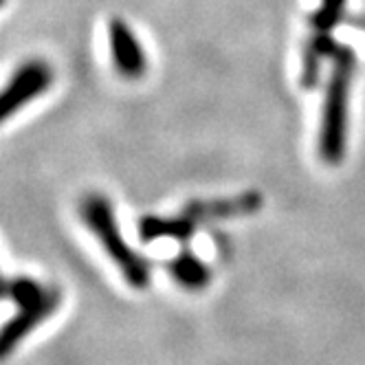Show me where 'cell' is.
<instances>
[{
  "instance_id": "obj_1",
  "label": "cell",
  "mask_w": 365,
  "mask_h": 365,
  "mask_svg": "<svg viewBox=\"0 0 365 365\" xmlns=\"http://www.w3.org/2000/svg\"><path fill=\"white\" fill-rule=\"evenodd\" d=\"M328 60L332 71L328 77L324 113L319 128V156L328 165H339L346 156V137H348V99L350 82L354 75V51L346 44H328Z\"/></svg>"
},
{
  "instance_id": "obj_2",
  "label": "cell",
  "mask_w": 365,
  "mask_h": 365,
  "mask_svg": "<svg viewBox=\"0 0 365 365\" xmlns=\"http://www.w3.org/2000/svg\"><path fill=\"white\" fill-rule=\"evenodd\" d=\"M80 216L86 229L99 240L101 249L108 253L113 264L121 271L123 279L133 286V289H139V291L148 289L150 264H148V259L139 255L121 236L113 202L101 194H91L80 205Z\"/></svg>"
},
{
  "instance_id": "obj_3",
  "label": "cell",
  "mask_w": 365,
  "mask_h": 365,
  "mask_svg": "<svg viewBox=\"0 0 365 365\" xmlns=\"http://www.w3.org/2000/svg\"><path fill=\"white\" fill-rule=\"evenodd\" d=\"M53 82V71L42 60L24 62L14 77L7 82L3 97H0V119L7 121L20 108H24L31 99L40 97Z\"/></svg>"
},
{
  "instance_id": "obj_4",
  "label": "cell",
  "mask_w": 365,
  "mask_h": 365,
  "mask_svg": "<svg viewBox=\"0 0 365 365\" xmlns=\"http://www.w3.org/2000/svg\"><path fill=\"white\" fill-rule=\"evenodd\" d=\"M60 304L62 291L58 286H48V291L36 304L18 308L16 315L5 324L3 336H0V352H3V356H9L36 328H40L48 317H53Z\"/></svg>"
},
{
  "instance_id": "obj_5",
  "label": "cell",
  "mask_w": 365,
  "mask_h": 365,
  "mask_svg": "<svg viewBox=\"0 0 365 365\" xmlns=\"http://www.w3.org/2000/svg\"><path fill=\"white\" fill-rule=\"evenodd\" d=\"M264 205L262 194L257 192H242L238 196H225V198H210V200H192L182 207V216L190 218L194 225L212 222V220H229V218H242L259 212Z\"/></svg>"
},
{
  "instance_id": "obj_6",
  "label": "cell",
  "mask_w": 365,
  "mask_h": 365,
  "mask_svg": "<svg viewBox=\"0 0 365 365\" xmlns=\"http://www.w3.org/2000/svg\"><path fill=\"white\" fill-rule=\"evenodd\" d=\"M108 38H110V51H113V62L119 71V75L128 77V80H139L145 73V53L133 34V29L119 18L110 20L108 27Z\"/></svg>"
},
{
  "instance_id": "obj_7",
  "label": "cell",
  "mask_w": 365,
  "mask_h": 365,
  "mask_svg": "<svg viewBox=\"0 0 365 365\" xmlns=\"http://www.w3.org/2000/svg\"><path fill=\"white\" fill-rule=\"evenodd\" d=\"M196 231H198V225H194L182 214H178V216H143L139 220V238L143 242H154V240L187 242L194 238Z\"/></svg>"
},
{
  "instance_id": "obj_8",
  "label": "cell",
  "mask_w": 365,
  "mask_h": 365,
  "mask_svg": "<svg viewBox=\"0 0 365 365\" xmlns=\"http://www.w3.org/2000/svg\"><path fill=\"white\" fill-rule=\"evenodd\" d=\"M168 271L174 277V282H178L187 291H202L212 282L210 267L192 251H180L176 257H172L168 262Z\"/></svg>"
},
{
  "instance_id": "obj_9",
  "label": "cell",
  "mask_w": 365,
  "mask_h": 365,
  "mask_svg": "<svg viewBox=\"0 0 365 365\" xmlns=\"http://www.w3.org/2000/svg\"><path fill=\"white\" fill-rule=\"evenodd\" d=\"M46 291H48L46 284H40L38 279L27 275H16L5 279V299L14 302L18 308L36 304Z\"/></svg>"
},
{
  "instance_id": "obj_10",
  "label": "cell",
  "mask_w": 365,
  "mask_h": 365,
  "mask_svg": "<svg viewBox=\"0 0 365 365\" xmlns=\"http://www.w3.org/2000/svg\"><path fill=\"white\" fill-rule=\"evenodd\" d=\"M346 7V0H322L319 9L312 16V36H328L330 29L336 27L341 20Z\"/></svg>"
}]
</instances>
